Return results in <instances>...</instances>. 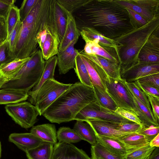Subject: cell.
<instances>
[{"mask_svg": "<svg viewBox=\"0 0 159 159\" xmlns=\"http://www.w3.org/2000/svg\"><path fill=\"white\" fill-rule=\"evenodd\" d=\"M143 124H139L134 122L119 124L117 129L125 132L139 133L143 128Z\"/></svg>", "mask_w": 159, "mask_h": 159, "instance_id": "7dc6e473", "label": "cell"}, {"mask_svg": "<svg viewBox=\"0 0 159 159\" xmlns=\"http://www.w3.org/2000/svg\"><path fill=\"white\" fill-rule=\"evenodd\" d=\"M90 119L118 124L134 122L121 116L115 111L101 106L97 100L83 108L76 116L74 120L85 121Z\"/></svg>", "mask_w": 159, "mask_h": 159, "instance_id": "9c48e42d", "label": "cell"}, {"mask_svg": "<svg viewBox=\"0 0 159 159\" xmlns=\"http://www.w3.org/2000/svg\"><path fill=\"white\" fill-rule=\"evenodd\" d=\"M72 14L78 30L90 28L111 39L120 37L142 26L115 0H88Z\"/></svg>", "mask_w": 159, "mask_h": 159, "instance_id": "6da1fadb", "label": "cell"}, {"mask_svg": "<svg viewBox=\"0 0 159 159\" xmlns=\"http://www.w3.org/2000/svg\"><path fill=\"white\" fill-rule=\"evenodd\" d=\"M73 129L82 140L86 141L94 145L97 143L95 132L91 125L87 122L76 120Z\"/></svg>", "mask_w": 159, "mask_h": 159, "instance_id": "4316f807", "label": "cell"}, {"mask_svg": "<svg viewBox=\"0 0 159 159\" xmlns=\"http://www.w3.org/2000/svg\"><path fill=\"white\" fill-rule=\"evenodd\" d=\"M83 39L85 42L84 52L88 54L96 55L106 59L116 62L120 65L117 55L110 52L99 44V41L96 40H90L84 37Z\"/></svg>", "mask_w": 159, "mask_h": 159, "instance_id": "603a6c76", "label": "cell"}, {"mask_svg": "<svg viewBox=\"0 0 159 159\" xmlns=\"http://www.w3.org/2000/svg\"><path fill=\"white\" fill-rule=\"evenodd\" d=\"M39 0H24L19 9V14L21 21L26 18L31 10L37 3Z\"/></svg>", "mask_w": 159, "mask_h": 159, "instance_id": "7bdbcfd3", "label": "cell"}, {"mask_svg": "<svg viewBox=\"0 0 159 159\" xmlns=\"http://www.w3.org/2000/svg\"><path fill=\"white\" fill-rule=\"evenodd\" d=\"M79 30L82 38L98 40L101 46L110 52L116 53L118 57L116 43L114 39L107 38L90 28L83 27Z\"/></svg>", "mask_w": 159, "mask_h": 159, "instance_id": "d6986e66", "label": "cell"}, {"mask_svg": "<svg viewBox=\"0 0 159 159\" xmlns=\"http://www.w3.org/2000/svg\"><path fill=\"white\" fill-rule=\"evenodd\" d=\"M30 57L22 59H15L0 67V75L8 80L13 78L21 70Z\"/></svg>", "mask_w": 159, "mask_h": 159, "instance_id": "f1b7e54d", "label": "cell"}, {"mask_svg": "<svg viewBox=\"0 0 159 159\" xmlns=\"http://www.w3.org/2000/svg\"><path fill=\"white\" fill-rule=\"evenodd\" d=\"M130 1L134 3L149 10L155 14L159 15V0H131Z\"/></svg>", "mask_w": 159, "mask_h": 159, "instance_id": "b9f144b4", "label": "cell"}, {"mask_svg": "<svg viewBox=\"0 0 159 159\" xmlns=\"http://www.w3.org/2000/svg\"><path fill=\"white\" fill-rule=\"evenodd\" d=\"M155 148L151 147L149 143L143 147L129 150L121 157L122 159H147Z\"/></svg>", "mask_w": 159, "mask_h": 159, "instance_id": "e575fe53", "label": "cell"}, {"mask_svg": "<svg viewBox=\"0 0 159 159\" xmlns=\"http://www.w3.org/2000/svg\"><path fill=\"white\" fill-rule=\"evenodd\" d=\"M8 79L2 76H0V89Z\"/></svg>", "mask_w": 159, "mask_h": 159, "instance_id": "6f0895ef", "label": "cell"}, {"mask_svg": "<svg viewBox=\"0 0 159 159\" xmlns=\"http://www.w3.org/2000/svg\"><path fill=\"white\" fill-rule=\"evenodd\" d=\"M68 11L72 14L85 5L88 0H57Z\"/></svg>", "mask_w": 159, "mask_h": 159, "instance_id": "60d3db41", "label": "cell"}, {"mask_svg": "<svg viewBox=\"0 0 159 159\" xmlns=\"http://www.w3.org/2000/svg\"><path fill=\"white\" fill-rule=\"evenodd\" d=\"M147 159H159V147H156Z\"/></svg>", "mask_w": 159, "mask_h": 159, "instance_id": "11a10c76", "label": "cell"}, {"mask_svg": "<svg viewBox=\"0 0 159 159\" xmlns=\"http://www.w3.org/2000/svg\"><path fill=\"white\" fill-rule=\"evenodd\" d=\"M74 69L82 84L88 87H93L86 66L79 55L76 58Z\"/></svg>", "mask_w": 159, "mask_h": 159, "instance_id": "1f68e13d", "label": "cell"}, {"mask_svg": "<svg viewBox=\"0 0 159 159\" xmlns=\"http://www.w3.org/2000/svg\"><path fill=\"white\" fill-rule=\"evenodd\" d=\"M45 62L40 49L30 57L20 71L8 80L0 89L22 91L28 93L39 83L43 73Z\"/></svg>", "mask_w": 159, "mask_h": 159, "instance_id": "5b68a950", "label": "cell"}, {"mask_svg": "<svg viewBox=\"0 0 159 159\" xmlns=\"http://www.w3.org/2000/svg\"><path fill=\"white\" fill-rule=\"evenodd\" d=\"M85 121L91 125L95 134L99 135L118 139L131 133L118 130L117 128L119 124L115 123L93 119Z\"/></svg>", "mask_w": 159, "mask_h": 159, "instance_id": "5bb4252c", "label": "cell"}, {"mask_svg": "<svg viewBox=\"0 0 159 159\" xmlns=\"http://www.w3.org/2000/svg\"><path fill=\"white\" fill-rule=\"evenodd\" d=\"M158 29L159 15L145 25L114 39L117 46L120 74L137 62L141 49L152 33Z\"/></svg>", "mask_w": 159, "mask_h": 159, "instance_id": "277c9868", "label": "cell"}, {"mask_svg": "<svg viewBox=\"0 0 159 159\" xmlns=\"http://www.w3.org/2000/svg\"><path fill=\"white\" fill-rule=\"evenodd\" d=\"M21 25V21L20 20L17 22L7 39L10 50L13 54L15 48Z\"/></svg>", "mask_w": 159, "mask_h": 159, "instance_id": "ee69618b", "label": "cell"}, {"mask_svg": "<svg viewBox=\"0 0 159 159\" xmlns=\"http://www.w3.org/2000/svg\"><path fill=\"white\" fill-rule=\"evenodd\" d=\"M0 76H1L0 75Z\"/></svg>", "mask_w": 159, "mask_h": 159, "instance_id": "91938a15", "label": "cell"}, {"mask_svg": "<svg viewBox=\"0 0 159 159\" xmlns=\"http://www.w3.org/2000/svg\"><path fill=\"white\" fill-rule=\"evenodd\" d=\"M51 159H91L82 149L71 143L59 142L54 145Z\"/></svg>", "mask_w": 159, "mask_h": 159, "instance_id": "8fae6325", "label": "cell"}, {"mask_svg": "<svg viewBox=\"0 0 159 159\" xmlns=\"http://www.w3.org/2000/svg\"><path fill=\"white\" fill-rule=\"evenodd\" d=\"M72 84L61 83L54 79L47 80L40 88L36 96L34 105L39 115H42L44 111Z\"/></svg>", "mask_w": 159, "mask_h": 159, "instance_id": "52a82bcc", "label": "cell"}, {"mask_svg": "<svg viewBox=\"0 0 159 159\" xmlns=\"http://www.w3.org/2000/svg\"><path fill=\"white\" fill-rule=\"evenodd\" d=\"M58 142L65 143H76L82 140L76 132L69 127H60L57 132Z\"/></svg>", "mask_w": 159, "mask_h": 159, "instance_id": "836d02e7", "label": "cell"}, {"mask_svg": "<svg viewBox=\"0 0 159 159\" xmlns=\"http://www.w3.org/2000/svg\"><path fill=\"white\" fill-rule=\"evenodd\" d=\"M28 93L13 89H0V104H9L24 101L29 98Z\"/></svg>", "mask_w": 159, "mask_h": 159, "instance_id": "484cf974", "label": "cell"}, {"mask_svg": "<svg viewBox=\"0 0 159 159\" xmlns=\"http://www.w3.org/2000/svg\"><path fill=\"white\" fill-rule=\"evenodd\" d=\"M54 145L43 142L37 147L25 152L28 159H51Z\"/></svg>", "mask_w": 159, "mask_h": 159, "instance_id": "83f0119b", "label": "cell"}, {"mask_svg": "<svg viewBox=\"0 0 159 159\" xmlns=\"http://www.w3.org/2000/svg\"><path fill=\"white\" fill-rule=\"evenodd\" d=\"M126 84L135 96L150 110L152 111L151 106L146 94L138 86L136 81L129 83L126 82Z\"/></svg>", "mask_w": 159, "mask_h": 159, "instance_id": "74e56055", "label": "cell"}, {"mask_svg": "<svg viewBox=\"0 0 159 159\" xmlns=\"http://www.w3.org/2000/svg\"><path fill=\"white\" fill-rule=\"evenodd\" d=\"M149 145L151 147H159V134L149 143Z\"/></svg>", "mask_w": 159, "mask_h": 159, "instance_id": "9f6ffc18", "label": "cell"}, {"mask_svg": "<svg viewBox=\"0 0 159 159\" xmlns=\"http://www.w3.org/2000/svg\"><path fill=\"white\" fill-rule=\"evenodd\" d=\"M93 86L97 100L99 104L107 109L115 111L118 107L108 93Z\"/></svg>", "mask_w": 159, "mask_h": 159, "instance_id": "d6a6232c", "label": "cell"}, {"mask_svg": "<svg viewBox=\"0 0 159 159\" xmlns=\"http://www.w3.org/2000/svg\"><path fill=\"white\" fill-rule=\"evenodd\" d=\"M67 21L64 37L60 43L58 52L66 49L75 40L78 41L80 35L72 14L66 9Z\"/></svg>", "mask_w": 159, "mask_h": 159, "instance_id": "ffe728a7", "label": "cell"}, {"mask_svg": "<svg viewBox=\"0 0 159 159\" xmlns=\"http://www.w3.org/2000/svg\"><path fill=\"white\" fill-rule=\"evenodd\" d=\"M59 41L55 26L49 30L42 47L40 49L44 60L46 61L57 55Z\"/></svg>", "mask_w": 159, "mask_h": 159, "instance_id": "7402d4cb", "label": "cell"}, {"mask_svg": "<svg viewBox=\"0 0 159 159\" xmlns=\"http://www.w3.org/2000/svg\"><path fill=\"white\" fill-rule=\"evenodd\" d=\"M16 1L15 0H0V18L6 20L10 9Z\"/></svg>", "mask_w": 159, "mask_h": 159, "instance_id": "f907efd6", "label": "cell"}, {"mask_svg": "<svg viewBox=\"0 0 159 159\" xmlns=\"http://www.w3.org/2000/svg\"><path fill=\"white\" fill-rule=\"evenodd\" d=\"M95 134L97 143L110 152L121 157L128 151L124 145L118 139Z\"/></svg>", "mask_w": 159, "mask_h": 159, "instance_id": "d4e9b609", "label": "cell"}, {"mask_svg": "<svg viewBox=\"0 0 159 159\" xmlns=\"http://www.w3.org/2000/svg\"><path fill=\"white\" fill-rule=\"evenodd\" d=\"M30 132L43 142L49 143L54 145L57 143V131L54 124H44L34 126Z\"/></svg>", "mask_w": 159, "mask_h": 159, "instance_id": "cb8c5ba5", "label": "cell"}, {"mask_svg": "<svg viewBox=\"0 0 159 159\" xmlns=\"http://www.w3.org/2000/svg\"><path fill=\"white\" fill-rule=\"evenodd\" d=\"M1 152H2L1 144V142H0V159L1 158Z\"/></svg>", "mask_w": 159, "mask_h": 159, "instance_id": "680465c9", "label": "cell"}, {"mask_svg": "<svg viewBox=\"0 0 159 159\" xmlns=\"http://www.w3.org/2000/svg\"><path fill=\"white\" fill-rule=\"evenodd\" d=\"M79 55L86 66L93 86L107 92L106 83L108 75L96 63L82 55Z\"/></svg>", "mask_w": 159, "mask_h": 159, "instance_id": "4fadbf2b", "label": "cell"}, {"mask_svg": "<svg viewBox=\"0 0 159 159\" xmlns=\"http://www.w3.org/2000/svg\"><path fill=\"white\" fill-rule=\"evenodd\" d=\"M57 62V57L56 55L46 61L43 73L39 83L28 93L29 96L28 100L32 104L34 105L36 94L43 84L48 80L54 79Z\"/></svg>", "mask_w": 159, "mask_h": 159, "instance_id": "2e32d148", "label": "cell"}, {"mask_svg": "<svg viewBox=\"0 0 159 159\" xmlns=\"http://www.w3.org/2000/svg\"><path fill=\"white\" fill-rule=\"evenodd\" d=\"M91 159H122L121 157L110 152L98 143L91 145Z\"/></svg>", "mask_w": 159, "mask_h": 159, "instance_id": "d590c367", "label": "cell"}, {"mask_svg": "<svg viewBox=\"0 0 159 159\" xmlns=\"http://www.w3.org/2000/svg\"><path fill=\"white\" fill-rule=\"evenodd\" d=\"M6 111L12 119L21 127L27 129L37 122L39 112L35 106L26 101L7 105Z\"/></svg>", "mask_w": 159, "mask_h": 159, "instance_id": "ba28073f", "label": "cell"}, {"mask_svg": "<svg viewBox=\"0 0 159 159\" xmlns=\"http://www.w3.org/2000/svg\"><path fill=\"white\" fill-rule=\"evenodd\" d=\"M96 100L93 87L77 82L58 97L42 115L51 123L60 124L69 122L74 120L85 107Z\"/></svg>", "mask_w": 159, "mask_h": 159, "instance_id": "3957f363", "label": "cell"}, {"mask_svg": "<svg viewBox=\"0 0 159 159\" xmlns=\"http://www.w3.org/2000/svg\"><path fill=\"white\" fill-rule=\"evenodd\" d=\"M77 41L75 40L65 50L57 54V64L60 75L65 74L74 68L76 57L79 55L78 51L74 48Z\"/></svg>", "mask_w": 159, "mask_h": 159, "instance_id": "9a60e30c", "label": "cell"}, {"mask_svg": "<svg viewBox=\"0 0 159 159\" xmlns=\"http://www.w3.org/2000/svg\"><path fill=\"white\" fill-rule=\"evenodd\" d=\"M128 89L132 96L135 104L147 120L151 125L159 126V124L157 122L154 118L152 111L150 110L144 104L140 102L132 93L129 88Z\"/></svg>", "mask_w": 159, "mask_h": 159, "instance_id": "ab89813d", "label": "cell"}, {"mask_svg": "<svg viewBox=\"0 0 159 159\" xmlns=\"http://www.w3.org/2000/svg\"><path fill=\"white\" fill-rule=\"evenodd\" d=\"M53 15L54 23L60 43L65 34L67 18L66 9L59 4L57 0H53Z\"/></svg>", "mask_w": 159, "mask_h": 159, "instance_id": "44dd1931", "label": "cell"}, {"mask_svg": "<svg viewBox=\"0 0 159 159\" xmlns=\"http://www.w3.org/2000/svg\"><path fill=\"white\" fill-rule=\"evenodd\" d=\"M159 73V62L139 61L120 74L121 78L129 83L148 75Z\"/></svg>", "mask_w": 159, "mask_h": 159, "instance_id": "30bf717a", "label": "cell"}, {"mask_svg": "<svg viewBox=\"0 0 159 159\" xmlns=\"http://www.w3.org/2000/svg\"><path fill=\"white\" fill-rule=\"evenodd\" d=\"M80 54L88 58L100 66L110 77L121 79L120 66L119 63L102 57L93 54H88L81 52Z\"/></svg>", "mask_w": 159, "mask_h": 159, "instance_id": "ac0fdd59", "label": "cell"}, {"mask_svg": "<svg viewBox=\"0 0 159 159\" xmlns=\"http://www.w3.org/2000/svg\"><path fill=\"white\" fill-rule=\"evenodd\" d=\"M159 29L151 35L141 49L138 59L147 62H159Z\"/></svg>", "mask_w": 159, "mask_h": 159, "instance_id": "7c38bea8", "label": "cell"}, {"mask_svg": "<svg viewBox=\"0 0 159 159\" xmlns=\"http://www.w3.org/2000/svg\"><path fill=\"white\" fill-rule=\"evenodd\" d=\"M115 112L130 121L140 125L143 124L138 115L133 111L118 107Z\"/></svg>", "mask_w": 159, "mask_h": 159, "instance_id": "f6af8a7d", "label": "cell"}, {"mask_svg": "<svg viewBox=\"0 0 159 159\" xmlns=\"http://www.w3.org/2000/svg\"><path fill=\"white\" fill-rule=\"evenodd\" d=\"M138 133L144 135L149 143L159 134V126L152 125L148 127H144Z\"/></svg>", "mask_w": 159, "mask_h": 159, "instance_id": "c3c4849f", "label": "cell"}, {"mask_svg": "<svg viewBox=\"0 0 159 159\" xmlns=\"http://www.w3.org/2000/svg\"><path fill=\"white\" fill-rule=\"evenodd\" d=\"M7 31L6 20L0 18V42L7 39Z\"/></svg>", "mask_w": 159, "mask_h": 159, "instance_id": "f5cc1de1", "label": "cell"}, {"mask_svg": "<svg viewBox=\"0 0 159 159\" xmlns=\"http://www.w3.org/2000/svg\"><path fill=\"white\" fill-rule=\"evenodd\" d=\"M20 20V19L19 9L14 5L10 9L6 20L7 31V39L17 22Z\"/></svg>", "mask_w": 159, "mask_h": 159, "instance_id": "8d00e7d4", "label": "cell"}, {"mask_svg": "<svg viewBox=\"0 0 159 159\" xmlns=\"http://www.w3.org/2000/svg\"><path fill=\"white\" fill-rule=\"evenodd\" d=\"M118 139L128 151L143 147L149 143L144 135L138 133H131Z\"/></svg>", "mask_w": 159, "mask_h": 159, "instance_id": "f546056e", "label": "cell"}, {"mask_svg": "<svg viewBox=\"0 0 159 159\" xmlns=\"http://www.w3.org/2000/svg\"><path fill=\"white\" fill-rule=\"evenodd\" d=\"M126 8L133 18L139 25H144L148 22L138 13L129 9Z\"/></svg>", "mask_w": 159, "mask_h": 159, "instance_id": "db71d44e", "label": "cell"}, {"mask_svg": "<svg viewBox=\"0 0 159 159\" xmlns=\"http://www.w3.org/2000/svg\"><path fill=\"white\" fill-rule=\"evenodd\" d=\"M8 140L25 152L37 147L43 142L31 133H12L9 135Z\"/></svg>", "mask_w": 159, "mask_h": 159, "instance_id": "e0dca14e", "label": "cell"}, {"mask_svg": "<svg viewBox=\"0 0 159 159\" xmlns=\"http://www.w3.org/2000/svg\"><path fill=\"white\" fill-rule=\"evenodd\" d=\"M14 59L7 39L0 44V67Z\"/></svg>", "mask_w": 159, "mask_h": 159, "instance_id": "f35d334b", "label": "cell"}, {"mask_svg": "<svg viewBox=\"0 0 159 159\" xmlns=\"http://www.w3.org/2000/svg\"><path fill=\"white\" fill-rule=\"evenodd\" d=\"M106 84L107 92L118 107L135 112L145 127L152 125L135 104L125 80L113 78L108 76Z\"/></svg>", "mask_w": 159, "mask_h": 159, "instance_id": "8992f818", "label": "cell"}, {"mask_svg": "<svg viewBox=\"0 0 159 159\" xmlns=\"http://www.w3.org/2000/svg\"><path fill=\"white\" fill-rule=\"evenodd\" d=\"M152 108V112L157 122L159 123V97L146 93Z\"/></svg>", "mask_w": 159, "mask_h": 159, "instance_id": "681fc988", "label": "cell"}, {"mask_svg": "<svg viewBox=\"0 0 159 159\" xmlns=\"http://www.w3.org/2000/svg\"><path fill=\"white\" fill-rule=\"evenodd\" d=\"M120 5L138 13L148 21L159 15L155 14L149 10L131 2L130 0H115Z\"/></svg>", "mask_w": 159, "mask_h": 159, "instance_id": "4dcf8cb0", "label": "cell"}, {"mask_svg": "<svg viewBox=\"0 0 159 159\" xmlns=\"http://www.w3.org/2000/svg\"><path fill=\"white\" fill-rule=\"evenodd\" d=\"M137 80L140 84L159 89V73L148 75Z\"/></svg>", "mask_w": 159, "mask_h": 159, "instance_id": "bcb514c9", "label": "cell"}, {"mask_svg": "<svg viewBox=\"0 0 159 159\" xmlns=\"http://www.w3.org/2000/svg\"><path fill=\"white\" fill-rule=\"evenodd\" d=\"M53 0H39L22 25L13 55L15 59L30 57L37 50L39 32L53 20Z\"/></svg>", "mask_w": 159, "mask_h": 159, "instance_id": "7a4b0ae2", "label": "cell"}, {"mask_svg": "<svg viewBox=\"0 0 159 159\" xmlns=\"http://www.w3.org/2000/svg\"><path fill=\"white\" fill-rule=\"evenodd\" d=\"M139 88L145 93H148L159 97V89L139 83L137 80L135 81Z\"/></svg>", "mask_w": 159, "mask_h": 159, "instance_id": "816d5d0a", "label": "cell"}]
</instances>
